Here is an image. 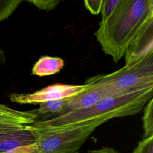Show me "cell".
Returning <instances> with one entry per match:
<instances>
[{"label": "cell", "instance_id": "obj_13", "mask_svg": "<svg viewBox=\"0 0 153 153\" xmlns=\"http://www.w3.org/2000/svg\"><path fill=\"white\" fill-rule=\"evenodd\" d=\"M22 2L21 0H1L0 21L8 19Z\"/></svg>", "mask_w": 153, "mask_h": 153}, {"label": "cell", "instance_id": "obj_2", "mask_svg": "<svg viewBox=\"0 0 153 153\" xmlns=\"http://www.w3.org/2000/svg\"><path fill=\"white\" fill-rule=\"evenodd\" d=\"M153 85L140 88L121 95L107 96L88 108L74 111L34 124L42 126H59L96 118L108 120L116 117L134 115L140 112L152 99Z\"/></svg>", "mask_w": 153, "mask_h": 153}, {"label": "cell", "instance_id": "obj_4", "mask_svg": "<svg viewBox=\"0 0 153 153\" xmlns=\"http://www.w3.org/2000/svg\"><path fill=\"white\" fill-rule=\"evenodd\" d=\"M102 84L111 96L121 95L144 87L153 85V54L143 60L106 75L85 80L84 84Z\"/></svg>", "mask_w": 153, "mask_h": 153}, {"label": "cell", "instance_id": "obj_15", "mask_svg": "<svg viewBox=\"0 0 153 153\" xmlns=\"http://www.w3.org/2000/svg\"><path fill=\"white\" fill-rule=\"evenodd\" d=\"M132 153H153V136L144 138L138 142Z\"/></svg>", "mask_w": 153, "mask_h": 153}, {"label": "cell", "instance_id": "obj_1", "mask_svg": "<svg viewBox=\"0 0 153 153\" xmlns=\"http://www.w3.org/2000/svg\"><path fill=\"white\" fill-rule=\"evenodd\" d=\"M153 22L152 0H119L105 22L94 32L103 51L117 63L136 36Z\"/></svg>", "mask_w": 153, "mask_h": 153}, {"label": "cell", "instance_id": "obj_14", "mask_svg": "<svg viewBox=\"0 0 153 153\" xmlns=\"http://www.w3.org/2000/svg\"><path fill=\"white\" fill-rule=\"evenodd\" d=\"M118 1L116 0H103V3L101 8L102 14V22H105L111 17L112 14L116 8Z\"/></svg>", "mask_w": 153, "mask_h": 153}, {"label": "cell", "instance_id": "obj_19", "mask_svg": "<svg viewBox=\"0 0 153 153\" xmlns=\"http://www.w3.org/2000/svg\"><path fill=\"white\" fill-rule=\"evenodd\" d=\"M2 54V52L1 51V50H0V61H1V60L2 59V56H1Z\"/></svg>", "mask_w": 153, "mask_h": 153}, {"label": "cell", "instance_id": "obj_18", "mask_svg": "<svg viewBox=\"0 0 153 153\" xmlns=\"http://www.w3.org/2000/svg\"><path fill=\"white\" fill-rule=\"evenodd\" d=\"M88 153H118V152L112 148L105 147L98 150L90 151L88 152Z\"/></svg>", "mask_w": 153, "mask_h": 153}, {"label": "cell", "instance_id": "obj_3", "mask_svg": "<svg viewBox=\"0 0 153 153\" xmlns=\"http://www.w3.org/2000/svg\"><path fill=\"white\" fill-rule=\"evenodd\" d=\"M108 121L96 118L59 126H42L34 123L35 143L32 153H79V149L96 128Z\"/></svg>", "mask_w": 153, "mask_h": 153}, {"label": "cell", "instance_id": "obj_12", "mask_svg": "<svg viewBox=\"0 0 153 153\" xmlns=\"http://www.w3.org/2000/svg\"><path fill=\"white\" fill-rule=\"evenodd\" d=\"M144 138L153 136V99H151L146 105L143 116Z\"/></svg>", "mask_w": 153, "mask_h": 153}, {"label": "cell", "instance_id": "obj_17", "mask_svg": "<svg viewBox=\"0 0 153 153\" xmlns=\"http://www.w3.org/2000/svg\"><path fill=\"white\" fill-rule=\"evenodd\" d=\"M85 7L93 15H98L102 8L103 0H85L84 1Z\"/></svg>", "mask_w": 153, "mask_h": 153}, {"label": "cell", "instance_id": "obj_10", "mask_svg": "<svg viewBox=\"0 0 153 153\" xmlns=\"http://www.w3.org/2000/svg\"><path fill=\"white\" fill-rule=\"evenodd\" d=\"M64 66V61L59 57L42 56L35 63L32 74L44 76L53 75L60 72Z\"/></svg>", "mask_w": 153, "mask_h": 153}, {"label": "cell", "instance_id": "obj_5", "mask_svg": "<svg viewBox=\"0 0 153 153\" xmlns=\"http://www.w3.org/2000/svg\"><path fill=\"white\" fill-rule=\"evenodd\" d=\"M88 85L55 84L33 93H12L10 99L19 104H39L42 102L75 96L84 91Z\"/></svg>", "mask_w": 153, "mask_h": 153}, {"label": "cell", "instance_id": "obj_9", "mask_svg": "<svg viewBox=\"0 0 153 153\" xmlns=\"http://www.w3.org/2000/svg\"><path fill=\"white\" fill-rule=\"evenodd\" d=\"M32 124L14 131L0 133V153L35 143Z\"/></svg>", "mask_w": 153, "mask_h": 153}, {"label": "cell", "instance_id": "obj_11", "mask_svg": "<svg viewBox=\"0 0 153 153\" xmlns=\"http://www.w3.org/2000/svg\"><path fill=\"white\" fill-rule=\"evenodd\" d=\"M73 97L74 96L41 103L39 104V108L38 109V114L55 113L57 114V115H59L63 112L65 108L72 101Z\"/></svg>", "mask_w": 153, "mask_h": 153}, {"label": "cell", "instance_id": "obj_8", "mask_svg": "<svg viewBox=\"0 0 153 153\" xmlns=\"http://www.w3.org/2000/svg\"><path fill=\"white\" fill-rule=\"evenodd\" d=\"M87 85L88 87L84 91L73 97L72 101L60 115L71 111L88 108L94 105L103 98L111 96L103 85L91 84Z\"/></svg>", "mask_w": 153, "mask_h": 153}, {"label": "cell", "instance_id": "obj_6", "mask_svg": "<svg viewBox=\"0 0 153 153\" xmlns=\"http://www.w3.org/2000/svg\"><path fill=\"white\" fill-rule=\"evenodd\" d=\"M153 54V22L147 25L133 39L125 54V66H131Z\"/></svg>", "mask_w": 153, "mask_h": 153}, {"label": "cell", "instance_id": "obj_7", "mask_svg": "<svg viewBox=\"0 0 153 153\" xmlns=\"http://www.w3.org/2000/svg\"><path fill=\"white\" fill-rule=\"evenodd\" d=\"M37 110L22 111L0 103V133L17 130L33 124L38 118Z\"/></svg>", "mask_w": 153, "mask_h": 153}, {"label": "cell", "instance_id": "obj_16", "mask_svg": "<svg viewBox=\"0 0 153 153\" xmlns=\"http://www.w3.org/2000/svg\"><path fill=\"white\" fill-rule=\"evenodd\" d=\"M27 2L33 4L35 7L42 10L50 11L57 7L60 2L59 0H32Z\"/></svg>", "mask_w": 153, "mask_h": 153}]
</instances>
